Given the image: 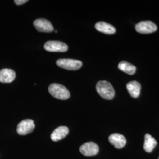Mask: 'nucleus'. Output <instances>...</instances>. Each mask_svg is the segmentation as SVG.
<instances>
[{
	"mask_svg": "<svg viewBox=\"0 0 159 159\" xmlns=\"http://www.w3.org/2000/svg\"><path fill=\"white\" fill-rule=\"evenodd\" d=\"M96 90L98 94L106 100L113 99L115 91L112 85L106 81H100L97 83Z\"/></svg>",
	"mask_w": 159,
	"mask_h": 159,
	"instance_id": "f257e3e1",
	"label": "nucleus"
},
{
	"mask_svg": "<svg viewBox=\"0 0 159 159\" xmlns=\"http://www.w3.org/2000/svg\"><path fill=\"white\" fill-rule=\"evenodd\" d=\"M48 91L51 96L60 100H67L70 97L67 88L60 84H51L48 87Z\"/></svg>",
	"mask_w": 159,
	"mask_h": 159,
	"instance_id": "f03ea898",
	"label": "nucleus"
},
{
	"mask_svg": "<svg viewBox=\"0 0 159 159\" xmlns=\"http://www.w3.org/2000/svg\"><path fill=\"white\" fill-rule=\"evenodd\" d=\"M56 64L58 67L68 70H79L83 65L81 61L68 58L59 59L57 60Z\"/></svg>",
	"mask_w": 159,
	"mask_h": 159,
	"instance_id": "7ed1b4c3",
	"label": "nucleus"
},
{
	"mask_svg": "<svg viewBox=\"0 0 159 159\" xmlns=\"http://www.w3.org/2000/svg\"><path fill=\"white\" fill-rule=\"evenodd\" d=\"M34 129L35 124L33 120H24L17 125V131L18 134L24 136L33 132Z\"/></svg>",
	"mask_w": 159,
	"mask_h": 159,
	"instance_id": "20e7f679",
	"label": "nucleus"
},
{
	"mask_svg": "<svg viewBox=\"0 0 159 159\" xmlns=\"http://www.w3.org/2000/svg\"><path fill=\"white\" fill-rule=\"evenodd\" d=\"M45 50L50 52H66L68 50V46L59 41H49L44 46Z\"/></svg>",
	"mask_w": 159,
	"mask_h": 159,
	"instance_id": "39448f33",
	"label": "nucleus"
},
{
	"mask_svg": "<svg viewBox=\"0 0 159 159\" xmlns=\"http://www.w3.org/2000/svg\"><path fill=\"white\" fill-rule=\"evenodd\" d=\"M135 29L137 32L140 34H151L157 30V26L152 21H142L137 23Z\"/></svg>",
	"mask_w": 159,
	"mask_h": 159,
	"instance_id": "423d86ee",
	"label": "nucleus"
},
{
	"mask_svg": "<svg viewBox=\"0 0 159 159\" xmlns=\"http://www.w3.org/2000/svg\"><path fill=\"white\" fill-rule=\"evenodd\" d=\"M33 24L34 27L40 32L51 33L54 31L52 24L44 18H39L35 20Z\"/></svg>",
	"mask_w": 159,
	"mask_h": 159,
	"instance_id": "0eeeda50",
	"label": "nucleus"
},
{
	"mask_svg": "<svg viewBox=\"0 0 159 159\" xmlns=\"http://www.w3.org/2000/svg\"><path fill=\"white\" fill-rule=\"evenodd\" d=\"M80 151L81 153L85 156H92L98 153L99 148L95 143H85L80 147Z\"/></svg>",
	"mask_w": 159,
	"mask_h": 159,
	"instance_id": "6e6552de",
	"label": "nucleus"
},
{
	"mask_svg": "<svg viewBox=\"0 0 159 159\" xmlns=\"http://www.w3.org/2000/svg\"><path fill=\"white\" fill-rule=\"evenodd\" d=\"M108 140L112 145L118 149L124 148L126 144L125 137L119 133H114L111 134L108 137Z\"/></svg>",
	"mask_w": 159,
	"mask_h": 159,
	"instance_id": "1a4fd4ad",
	"label": "nucleus"
},
{
	"mask_svg": "<svg viewBox=\"0 0 159 159\" xmlns=\"http://www.w3.org/2000/svg\"><path fill=\"white\" fill-rule=\"evenodd\" d=\"M16 74L14 70L8 68H4L0 70V82L3 83H10L12 82Z\"/></svg>",
	"mask_w": 159,
	"mask_h": 159,
	"instance_id": "9d476101",
	"label": "nucleus"
},
{
	"mask_svg": "<svg viewBox=\"0 0 159 159\" xmlns=\"http://www.w3.org/2000/svg\"><path fill=\"white\" fill-rule=\"evenodd\" d=\"M69 133L68 127L66 126L58 127L51 133V140L54 142H58L61 140L66 136Z\"/></svg>",
	"mask_w": 159,
	"mask_h": 159,
	"instance_id": "9b49d317",
	"label": "nucleus"
},
{
	"mask_svg": "<svg viewBox=\"0 0 159 159\" xmlns=\"http://www.w3.org/2000/svg\"><path fill=\"white\" fill-rule=\"evenodd\" d=\"M95 28L99 32L108 35L114 34L116 31V30L112 25L102 21L97 23L95 25Z\"/></svg>",
	"mask_w": 159,
	"mask_h": 159,
	"instance_id": "f8f14e48",
	"label": "nucleus"
},
{
	"mask_svg": "<svg viewBox=\"0 0 159 159\" xmlns=\"http://www.w3.org/2000/svg\"><path fill=\"white\" fill-rule=\"evenodd\" d=\"M126 87L127 91L132 97L137 98L139 96L141 91V85L139 82L136 81H130L127 83Z\"/></svg>",
	"mask_w": 159,
	"mask_h": 159,
	"instance_id": "ddd939ff",
	"label": "nucleus"
},
{
	"mask_svg": "<svg viewBox=\"0 0 159 159\" xmlns=\"http://www.w3.org/2000/svg\"><path fill=\"white\" fill-rule=\"evenodd\" d=\"M157 145V142L155 139L149 134H146L144 136V150L147 153H151Z\"/></svg>",
	"mask_w": 159,
	"mask_h": 159,
	"instance_id": "4468645a",
	"label": "nucleus"
},
{
	"mask_svg": "<svg viewBox=\"0 0 159 159\" xmlns=\"http://www.w3.org/2000/svg\"><path fill=\"white\" fill-rule=\"evenodd\" d=\"M118 67L121 71L129 75H133L134 74L136 70V68L134 65L125 61L120 62L119 64Z\"/></svg>",
	"mask_w": 159,
	"mask_h": 159,
	"instance_id": "2eb2a0df",
	"label": "nucleus"
},
{
	"mask_svg": "<svg viewBox=\"0 0 159 159\" xmlns=\"http://www.w3.org/2000/svg\"><path fill=\"white\" fill-rule=\"evenodd\" d=\"M27 2H28L27 0H15L14 1V2L16 3V4L19 5V6L24 4H25V3Z\"/></svg>",
	"mask_w": 159,
	"mask_h": 159,
	"instance_id": "dca6fc26",
	"label": "nucleus"
},
{
	"mask_svg": "<svg viewBox=\"0 0 159 159\" xmlns=\"http://www.w3.org/2000/svg\"><path fill=\"white\" fill-rule=\"evenodd\" d=\"M54 32H55V33H57V30H54Z\"/></svg>",
	"mask_w": 159,
	"mask_h": 159,
	"instance_id": "f3484780",
	"label": "nucleus"
},
{
	"mask_svg": "<svg viewBox=\"0 0 159 159\" xmlns=\"http://www.w3.org/2000/svg\"></svg>",
	"mask_w": 159,
	"mask_h": 159,
	"instance_id": "a211bd4d",
	"label": "nucleus"
}]
</instances>
